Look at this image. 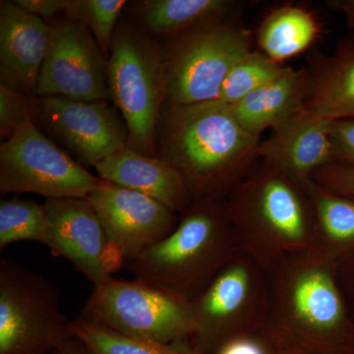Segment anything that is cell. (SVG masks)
I'll return each mask as SVG.
<instances>
[{
	"label": "cell",
	"mask_w": 354,
	"mask_h": 354,
	"mask_svg": "<svg viewBox=\"0 0 354 354\" xmlns=\"http://www.w3.org/2000/svg\"><path fill=\"white\" fill-rule=\"evenodd\" d=\"M268 325L301 354H348L351 335L337 265L312 250L266 272Z\"/></svg>",
	"instance_id": "cell-2"
},
{
	"label": "cell",
	"mask_w": 354,
	"mask_h": 354,
	"mask_svg": "<svg viewBox=\"0 0 354 354\" xmlns=\"http://www.w3.org/2000/svg\"><path fill=\"white\" fill-rule=\"evenodd\" d=\"M35 124L59 140L80 164L92 165L129 146V133L118 109L104 100L29 97Z\"/></svg>",
	"instance_id": "cell-11"
},
{
	"label": "cell",
	"mask_w": 354,
	"mask_h": 354,
	"mask_svg": "<svg viewBox=\"0 0 354 354\" xmlns=\"http://www.w3.org/2000/svg\"><path fill=\"white\" fill-rule=\"evenodd\" d=\"M253 43L252 32L235 19L204 26L162 44L165 104L216 101L228 72L253 50Z\"/></svg>",
	"instance_id": "cell-8"
},
{
	"label": "cell",
	"mask_w": 354,
	"mask_h": 354,
	"mask_svg": "<svg viewBox=\"0 0 354 354\" xmlns=\"http://www.w3.org/2000/svg\"><path fill=\"white\" fill-rule=\"evenodd\" d=\"M307 185L259 160L225 200L239 251L265 272L290 256L316 250Z\"/></svg>",
	"instance_id": "cell-3"
},
{
	"label": "cell",
	"mask_w": 354,
	"mask_h": 354,
	"mask_svg": "<svg viewBox=\"0 0 354 354\" xmlns=\"http://www.w3.org/2000/svg\"><path fill=\"white\" fill-rule=\"evenodd\" d=\"M80 317L120 334L162 344L190 342L194 333L191 300L139 278H111L94 286Z\"/></svg>",
	"instance_id": "cell-6"
},
{
	"label": "cell",
	"mask_w": 354,
	"mask_h": 354,
	"mask_svg": "<svg viewBox=\"0 0 354 354\" xmlns=\"http://www.w3.org/2000/svg\"><path fill=\"white\" fill-rule=\"evenodd\" d=\"M192 305L194 333L191 344L203 354H214L228 339L267 325V274L239 251L192 300Z\"/></svg>",
	"instance_id": "cell-9"
},
{
	"label": "cell",
	"mask_w": 354,
	"mask_h": 354,
	"mask_svg": "<svg viewBox=\"0 0 354 354\" xmlns=\"http://www.w3.org/2000/svg\"><path fill=\"white\" fill-rule=\"evenodd\" d=\"M124 0H69L65 15L87 25L102 53L108 59Z\"/></svg>",
	"instance_id": "cell-26"
},
{
	"label": "cell",
	"mask_w": 354,
	"mask_h": 354,
	"mask_svg": "<svg viewBox=\"0 0 354 354\" xmlns=\"http://www.w3.org/2000/svg\"><path fill=\"white\" fill-rule=\"evenodd\" d=\"M337 162L354 167V118L329 120Z\"/></svg>",
	"instance_id": "cell-30"
},
{
	"label": "cell",
	"mask_w": 354,
	"mask_h": 354,
	"mask_svg": "<svg viewBox=\"0 0 354 354\" xmlns=\"http://www.w3.org/2000/svg\"><path fill=\"white\" fill-rule=\"evenodd\" d=\"M69 325L55 283L0 260V354H55L73 339Z\"/></svg>",
	"instance_id": "cell-7"
},
{
	"label": "cell",
	"mask_w": 354,
	"mask_h": 354,
	"mask_svg": "<svg viewBox=\"0 0 354 354\" xmlns=\"http://www.w3.org/2000/svg\"><path fill=\"white\" fill-rule=\"evenodd\" d=\"M247 2L236 0H146L133 8L137 23L162 43L204 26L235 20Z\"/></svg>",
	"instance_id": "cell-19"
},
{
	"label": "cell",
	"mask_w": 354,
	"mask_h": 354,
	"mask_svg": "<svg viewBox=\"0 0 354 354\" xmlns=\"http://www.w3.org/2000/svg\"><path fill=\"white\" fill-rule=\"evenodd\" d=\"M239 252L225 200L193 201L174 232L127 265L192 301Z\"/></svg>",
	"instance_id": "cell-4"
},
{
	"label": "cell",
	"mask_w": 354,
	"mask_h": 354,
	"mask_svg": "<svg viewBox=\"0 0 354 354\" xmlns=\"http://www.w3.org/2000/svg\"><path fill=\"white\" fill-rule=\"evenodd\" d=\"M261 141L223 102L165 104L158 157L183 176L193 201H220L227 200L257 164Z\"/></svg>",
	"instance_id": "cell-1"
},
{
	"label": "cell",
	"mask_w": 354,
	"mask_h": 354,
	"mask_svg": "<svg viewBox=\"0 0 354 354\" xmlns=\"http://www.w3.org/2000/svg\"><path fill=\"white\" fill-rule=\"evenodd\" d=\"M48 218L44 204L14 197L0 202V249L19 241L46 244Z\"/></svg>",
	"instance_id": "cell-25"
},
{
	"label": "cell",
	"mask_w": 354,
	"mask_h": 354,
	"mask_svg": "<svg viewBox=\"0 0 354 354\" xmlns=\"http://www.w3.org/2000/svg\"><path fill=\"white\" fill-rule=\"evenodd\" d=\"M13 2L23 10L43 19V17L50 18L65 13L69 0H14Z\"/></svg>",
	"instance_id": "cell-31"
},
{
	"label": "cell",
	"mask_w": 354,
	"mask_h": 354,
	"mask_svg": "<svg viewBox=\"0 0 354 354\" xmlns=\"http://www.w3.org/2000/svg\"><path fill=\"white\" fill-rule=\"evenodd\" d=\"M349 354H354V346L353 348H351V353Z\"/></svg>",
	"instance_id": "cell-33"
},
{
	"label": "cell",
	"mask_w": 354,
	"mask_h": 354,
	"mask_svg": "<svg viewBox=\"0 0 354 354\" xmlns=\"http://www.w3.org/2000/svg\"><path fill=\"white\" fill-rule=\"evenodd\" d=\"M308 88L307 67L288 66L278 78L230 106L244 129L261 137L267 129H274L286 120L304 113Z\"/></svg>",
	"instance_id": "cell-20"
},
{
	"label": "cell",
	"mask_w": 354,
	"mask_h": 354,
	"mask_svg": "<svg viewBox=\"0 0 354 354\" xmlns=\"http://www.w3.org/2000/svg\"><path fill=\"white\" fill-rule=\"evenodd\" d=\"M313 204L316 251L341 264L354 247V196L339 194L311 180L307 185Z\"/></svg>",
	"instance_id": "cell-22"
},
{
	"label": "cell",
	"mask_w": 354,
	"mask_h": 354,
	"mask_svg": "<svg viewBox=\"0 0 354 354\" xmlns=\"http://www.w3.org/2000/svg\"><path fill=\"white\" fill-rule=\"evenodd\" d=\"M109 97L129 133V147L158 157V122L165 104V57L160 41L134 21H120L108 58Z\"/></svg>",
	"instance_id": "cell-5"
},
{
	"label": "cell",
	"mask_w": 354,
	"mask_h": 354,
	"mask_svg": "<svg viewBox=\"0 0 354 354\" xmlns=\"http://www.w3.org/2000/svg\"><path fill=\"white\" fill-rule=\"evenodd\" d=\"M100 178L121 187L136 191L162 203L177 215L193 203L183 176L160 157H151L121 149L95 165Z\"/></svg>",
	"instance_id": "cell-17"
},
{
	"label": "cell",
	"mask_w": 354,
	"mask_h": 354,
	"mask_svg": "<svg viewBox=\"0 0 354 354\" xmlns=\"http://www.w3.org/2000/svg\"><path fill=\"white\" fill-rule=\"evenodd\" d=\"M214 354H301L269 325L236 335L223 342Z\"/></svg>",
	"instance_id": "cell-27"
},
{
	"label": "cell",
	"mask_w": 354,
	"mask_h": 354,
	"mask_svg": "<svg viewBox=\"0 0 354 354\" xmlns=\"http://www.w3.org/2000/svg\"><path fill=\"white\" fill-rule=\"evenodd\" d=\"M258 157L297 183L307 185L316 171L337 162L329 120L297 114L261 141Z\"/></svg>",
	"instance_id": "cell-16"
},
{
	"label": "cell",
	"mask_w": 354,
	"mask_h": 354,
	"mask_svg": "<svg viewBox=\"0 0 354 354\" xmlns=\"http://www.w3.org/2000/svg\"><path fill=\"white\" fill-rule=\"evenodd\" d=\"M286 64H279L260 50H251L235 62L228 72L216 101L232 106L278 78L286 71Z\"/></svg>",
	"instance_id": "cell-24"
},
{
	"label": "cell",
	"mask_w": 354,
	"mask_h": 354,
	"mask_svg": "<svg viewBox=\"0 0 354 354\" xmlns=\"http://www.w3.org/2000/svg\"><path fill=\"white\" fill-rule=\"evenodd\" d=\"M312 180L339 194L354 196V167L335 162L315 172Z\"/></svg>",
	"instance_id": "cell-29"
},
{
	"label": "cell",
	"mask_w": 354,
	"mask_h": 354,
	"mask_svg": "<svg viewBox=\"0 0 354 354\" xmlns=\"http://www.w3.org/2000/svg\"><path fill=\"white\" fill-rule=\"evenodd\" d=\"M321 32L320 22L311 10L297 4H285L265 16L255 39L260 51L285 64L286 60L309 50Z\"/></svg>",
	"instance_id": "cell-21"
},
{
	"label": "cell",
	"mask_w": 354,
	"mask_h": 354,
	"mask_svg": "<svg viewBox=\"0 0 354 354\" xmlns=\"http://www.w3.org/2000/svg\"><path fill=\"white\" fill-rule=\"evenodd\" d=\"M72 337L92 354H203L190 342L162 344L114 332L82 317L70 321Z\"/></svg>",
	"instance_id": "cell-23"
},
{
	"label": "cell",
	"mask_w": 354,
	"mask_h": 354,
	"mask_svg": "<svg viewBox=\"0 0 354 354\" xmlns=\"http://www.w3.org/2000/svg\"><path fill=\"white\" fill-rule=\"evenodd\" d=\"M304 113L326 120L354 118V37L337 44L333 55L309 58Z\"/></svg>",
	"instance_id": "cell-18"
},
{
	"label": "cell",
	"mask_w": 354,
	"mask_h": 354,
	"mask_svg": "<svg viewBox=\"0 0 354 354\" xmlns=\"http://www.w3.org/2000/svg\"><path fill=\"white\" fill-rule=\"evenodd\" d=\"M101 183L99 176L48 139L32 118L0 145L1 194L86 199Z\"/></svg>",
	"instance_id": "cell-10"
},
{
	"label": "cell",
	"mask_w": 354,
	"mask_h": 354,
	"mask_svg": "<svg viewBox=\"0 0 354 354\" xmlns=\"http://www.w3.org/2000/svg\"><path fill=\"white\" fill-rule=\"evenodd\" d=\"M44 205L48 218L46 246L53 256L69 261L94 286L113 278L124 266L87 199H46Z\"/></svg>",
	"instance_id": "cell-14"
},
{
	"label": "cell",
	"mask_w": 354,
	"mask_h": 354,
	"mask_svg": "<svg viewBox=\"0 0 354 354\" xmlns=\"http://www.w3.org/2000/svg\"><path fill=\"white\" fill-rule=\"evenodd\" d=\"M55 354H92L88 351L87 346L79 339H70L65 346H62L59 351Z\"/></svg>",
	"instance_id": "cell-32"
},
{
	"label": "cell",
	"mask_w": 354,
	"mask_h": 354,
	"mask_svg": "<svg viewBox=\"0 0 354 354\" xmlns=\"http://www.w3.org/2000/svg\"><path fill=\"white\" fill-rule=\"evenodd\" d=\"M29 95L0 84V136L3 141L31 118Z\"/></svg>",
	"instance_id": "cell-28"
},
{
	"label": "cell",
	"mask_w": 354,
	"mask_h": 354,
	"mask_svg": "<svg viewBox=\"0 0 354 354\" xmlns=\"http://www.w3.org/2000/svg\"><path fill=\"white\" fill-rule=\"evenodd\" d=\"M86 199L123 265L171 234L179 221V215L157 200L108 181L102 180Z\"/></svg>",
	"instance_id": "cell-13"
},
{
	"label": "cell",
	"mask_w": 354,
	"mask_h": 354,
	"mask_svg": "<svg viewBox=\"0 0 354 354\" xmlns=\"http://www.w3.org/2000/svg\"><path fill=\"white\" fill-rule=\"evenodd\" d=\"M32 95L79 101L109 99L108 59L87 25L69 18L53 25L50 48Z\"/></svg>",
	"instance_id": "cell-12"
},
{
	"label": "cell",
	"mask_w": 354,
	"mask_h": 354,
	"mask_svg": "<svg viewBox=\"0 0 354 354\" xmlns=\"http://www.w3.org/2000/svg\"><path fill=\"white\" fill-rule=\"evenodd\" d=\"M53 26L28 13L13 1L0 2L1 84L34 95L50 48Z\"/></svg>",
	"instance_id": "cell-15"
}]
</instances>
